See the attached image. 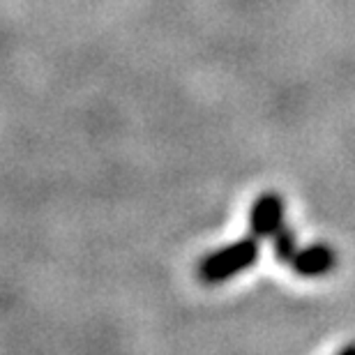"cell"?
Masks as SVG:
<instances>
[{"label":"cell","instance_id":"6da1fadb","mask_svg":"<svg viewBox=\"0 0 355 355\" xmlns=\"http://www.w3.org/2000/svg\"><path fill=\"white\" fill-rule=\"evenodd\" d=\"M261 254V245L257 236L243 238L231 243L224 250L212 252L198 263V279L203 284H222L231 277L240 275L243 270L252 268L257 263Z\"/></svg>","mask_w":355,"mask_h":355},{"label":"cell","instance_id":"7a4b0ae2","mask_svg":"<svg viewBox=\"0 0 355 355\" xmlns=\"http://www.w3.org/2000/svg\"><path fill=\"white\" fill-rule=\"evenodd\" d=\"M282 226H284V198L279 194H275V191L261 194L250 210L252 236H257L259 240L272 238Z\"/></svg>","mask_w":355,"mask_h":355},{"label":"cell","instance_id":"3957f363","mask_svg":"<svg viewBox=\"0 0 355 355\" xmlns=\"http://www.w3.org/2000/svg\"><path fill=\"white\" fill-rule=\"evenodd\" d=\"M337 263V254L330 250L325 243H314L309 247H302L293 254V259L288 261L291 270L300 277H323L328 275Z\"/></svg>","mask_w":355,"mask_h":355},{"label":"cell","instance_id":"277c9868","mask_svg":"<svg viewBox=\"0 0 355 355\" xmlns=\"http://www.w3.org/2000/svg\"><path fill=\"white\" fill-rule=\"evenodd\" d=\"M295 252H297V243H295L293 231L286 229V226H282V229L272 236V254H275V259L279 261V263H288V261L293 259Z\"/></svg>","mask_w":355,"mask_h":355},{"label":"cell","instance_id":"5b68a950","mask_svg":"<svg viewBox=\"0 0 355 355\" xmlns=\"http://www.w3.org/2000/svg\"><path fill=\"white\" fill-rule=\"evenodd\" d=\"M342 355H349V353H355V344H351V346H344L342 351H339Z\"/></svg>","mask_w":355,"mask_h":355}]
</instances>
